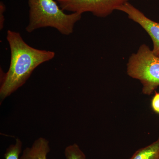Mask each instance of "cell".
Returning a JSON list of instances; mask_svg holds the SVG:
<instances>
[{
	"mask_svg": "<svg viewBox=\"0 0 159 159\" xmlns=\"http://www.w3.org/2000/svg\"><path fill=\"white\" fill-rule=\"evenodd\" d=\"M6 39L11 51V60L9 70L1 77L2 101L24 85L38 66L51 60L55 55L54 51L39 50L29 46L16 31L8 30Z\"/></svg>",
	"mask_w": 159,
	"mask_h": 159,
	"instance_id": "cell-1",
	"label": "cell"
},
{
	"mask_svg": "<svg viewBox=\"0 0 159 159\" xmlns=\"http://www.w3.org/2000/svg\"><path fill=\"white\" fill-rule=\"evenodd\" d=\"M29 7V23L26 31L31 33L41 28L51 27L61 34L73 33L76 23L82 14H66L54 0H28Z\"/></svg>",
	"mask_w": 159,
	"mask_h": 159,
	"instance_id": "cell-2",
	"label": "cell"
},
{
	"mask_svg": "<svg viewBox=\"0 0 159 159\" xmlns=\"http://www.w3.org/2000/svg\"><path fill=\"white\" fill-rule=\"evenodd\" d=\"M126 70L129 77L142 84L143 94L150 95L159 86V57L145 44L131 55Z\"/></svg>",
	"mask_w": 159,
	"mask_h": 159,
	"instance_id": "cell-3",
	"label": "cell"
},
{
	"mask_svg": "<svg viewBox=\"0 0 159 159\" xmlns=\"http://www.w3.org/2000/svg\"><path fill=\"white\" fill-rule=\"evenodd\" d=\"M63 11L82 14L90 12L106 17L129 0H56Z\"/></svg>",
	"mask_w": 159,
	"mask_h": 159,
	"instance_id": "cell-4",
	"label": "cell"
},
{
	"mask_svg": "<svg viewBox=\"0 0 159 159\" xmlns=\"http://www.w3.org/2000/svg\"><path fill=\"white\" fill-rule=\"evenodd\" d=\"M127 15L129 19L139 24L150 36L153 42V54L159 57V23L152 20L128 2L117 9Z\"/></svg>",
	"mask_w": 159,
	"mask_h": 159,
	"instance_id": "cell-5",
	"label": "cell"
},
{
	"mask_svg": "<svg viewBox=\"0 0 159 159\" xmlns=\"http://www.w3.org/2000/svg\"><path fill=\"white\" fill-rule=\"evenodd\" d=\"M50 150L48 141L44 138H39L33 142L31 147L24 149L20 159H47Z\"/></svg>",
	"mask_w": 159,
	"mask_h": 159,
	"instance_id": "cell-6",
	"label": "cell"
},
{
	"mask_svg": "<svg viewBox=\"0 0 159 159\" xmlns=\"http://www.w3.org/2000/svg\"><path fill=\"white\" fill-rule=\"evenodd\" d=\"M129 159H159V137L150 145L137 150Z\"/></svg>",
	"mask_w": 159,
	"mask_h": 159,
	"instance_id": "cell-7",
	"label": "cell"
},
{
	"mask_svg": "<svg viewBox=\"0 0 159 159\" xmlns=\"http://www.w3.org/2000/svg\"><path fill=\"white\" fill-rule=\"evenodd\" d=\"M64 154L66 159H86L85 154L76 143L67 146Z\"/></svg>",
	"mask_w": 159,
	"mask_h": 159,
	"instance_id": "cell-8",
	"label": "cell"
},
{
	"mask_svg": "<svg viewBox=\"0 0 159 159\" xmlns=\"http://www.w3.org/2000/svg\"><path fill=\"white\" fill-rule=\"evenodd\" d=\"M22 143L20 139H16L14 144L10 145L6 149L4 155L5 159H20V155L22 152Z\"/></svg>",
	"mask_w": 159,
	"mask_h": 159,
	"instance_id": "cell-9",
	"label": "cell"
},
{
	"mask_svg": "<svg viewBox=\"0 0 159 159\" xmlns=\"http://www.w3.org/2000/svg\"><path fill=\"white\" fill-rule=\"evenodd\" d=\"M152 108L155 112L159 114V93L155 91V94L152 98L151 102Z\"/></svg>",
	"mask_w": 159,
	"mask_h": 159,
	"instance_id": "cell-10",
	"label": "cell"
},
{
	"mask_svg": "<svg viewBox=\"0 0 159 159\" xmlns=\"http://www.w3.org/2000/svg\"><path fill=\"white\" fill-rule=\"evenodd\" d=\"M6 10V7L2 2H0V30H2L4 28L5 18L4 12Z\"/></svg>",
	"mask_w": 159,
	"mask_h": 159,
	"instance_id": "cell-11",
	"label": "cell"
}]
</instances>
